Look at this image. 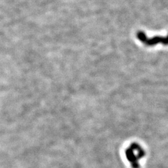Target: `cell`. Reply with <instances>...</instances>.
<instances>
[{
    "instance_id": "obj_1",
    "label": "cell",
    "mask_w": 168,
    "mask_h": 168,
    "mask_svg": "<svg viewBox=\"0 0 168 168\" xmlns=\"http://www.w3.org/2000/svg\"><path fill=\"white\" fill-rule=\"evenodd\" d=\"M145 151L142 149L139 152L136 154L134 153V150L129 147L126 151V156L128 160L131 162L133 168H139V165L138 163V160L145 156Z\"/></svg>"
},
{
    "instance_id": "obj_2",
    "label": "cell",
    "mask_w": 168,
    "mask_h": 168,
    "mask_svg": "<svg viewBox=\"0 0 168 168\" xmlns=\"http://www.w3.org/2000/svg\"><path fill=\"white\" fill-rule=\"evenodd\" d=\"M164 39V37L156 36V37H153V38H151V39H148L147 41L146 42V44L148 46H154V45L158 44V43H162V44H163Z\"/></svg>"
},
{
    "instance_id": "obj_3",
    "label": "cell",
    "mask_w": 168,
    "mask_h": 168,
    "mask_svg": "<svg viewBox=\"0 0 168 168\" xmlns=\"http://www.w3.org/2000/svg\"><path fill=\"white\" fill-rule=\"evenodd\" d=\"M138 38L142 41V42H145L146 43V42L147 41V38H146V35L144 34V33H143V32H139L138 33Z\"/></svg>"
},
{
    "instance_id": "obj_4",
    "label": "cell",
    "mask_w": 168,
    "mask_h": 168,
    "mask_svg": "<svg viewBox=\"0 0 168 168\" xmlns=\"http://www.w3.org/2000/svg\"><path fill=\"white\" fill-rule=\"evenodd\" d=\"M163 44H164V45H168V36H167V37H164Z\"/></svg>"
}]
</instances>
